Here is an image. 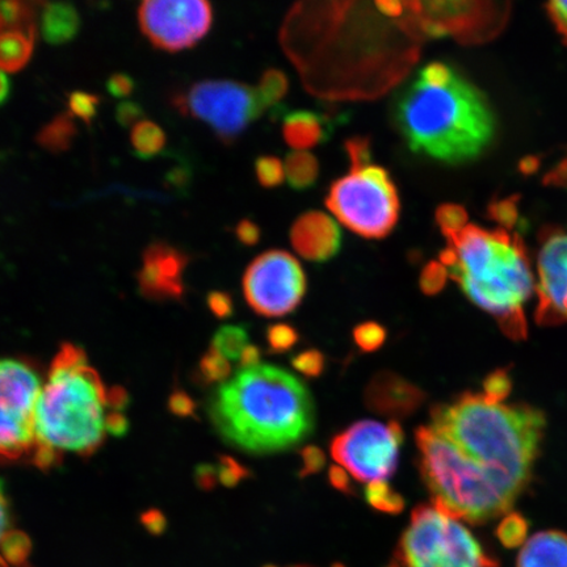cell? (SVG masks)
Segmentation results:
<instances>
[{
	"label": "cell",
	"instance_id": "obj_1",
	"mask_svg": "<svg viewBox=\"0 0 567 567\" xmlns=\"http://www.w3.org/2000/svg\"><path fill=\"white\" fill-rule=\"evenodd\" d=\"M209 416L226 443L252 455L300 444L315 430L316 408L303 382L279 367L259 364L223 382Z\"/></svg>",
	"mask_w": 567,
	"mask_h": 567
},
{
	"label": "cell",
	"instance_id": "obj_2",
	"mask_svg": "<svg viewBox=\"0 0 567 567\" xmlns=\"http://www.w3.org/2000/svg\"><path fill=\"white\" fill-rule=\"evenodd\" d=\"M395 120L411 151L445 163L480 157L496 127L484 94L442 62L429 63L401 92Z\"/></svg>",
	"mask_w": 567,
	"mask_h": 567
},
{
	"label": "cell",
	"instance_id": "obj_3",
	"mask_svg": "<svg viewBox=\"0 0 567 567\" xmlns=\"http://www.w3.org/2000/svg\"><path fill=\"white\" fill-rule=\"evenodd\" d=\"M507 399L465 393L431 411V427L474 465L519 496L527 486L544 436L542 411Z\"/></svg>",
	"mask_w": 567,
	"mask_h": 567
},
{
	"label": "cell",
	"instance_id": "obj_4",
	"mask_svg": "<svg viewBox=\"0 0 567 567\" xmlns=\"http://www.w3.org/2000/svg\"><path fill=\"white\" fill-rule=\"evenodd\" d=\"M125 403V393L106 392L80 347L63 346L35 410L38 452L33 463L49 467L60 453L94 452L109 432L111 414L120 413Z\"/></svg>",
	"mask_w": 567,
	"mask_h": 567
},
{
	"label": "cell",
	"instance_id": "obj_5",
	"mask_svg": "<svg viewBox=\"0 0 567 567\" xmlns=\"http://www.w3.org/2000/svg\"><path fill=\"white\" fill-rule=\"evenodd\" d=\"M446 239L441 264L467 299L493 316L507 337H526L524 307L536 279L520 243L506 231L472 224Z\"/></svg>",
	"mask_w": 567,
	"mask_h": 567
},
{
	"label": "cell",
	"instance_id": "obj_6",
	"mask_svg": "<svg viewBox=\"0 0 567 567\" xmlns=\"http://www.w3.org/2000/svg\"><path fill=\"white\" fill-rule=\"evenodd\" d=\"M415 442L422 478L439 512L472 524L508 515L517 496L467 460L449 439L429 425L416 430Z\"/></svg>",
	"mask_w": 567,
	"mask_h": 567
},
{
	"label": "cell",
	"instance_id": "obj_7",
	"mask_svg": "<svg viewBox=\"0 0 567 567\" xmlns=\"http://www.w3.org/2000/svg\"><path fill=\"white\" fill-rule=\"evenodd\" d=\"M394 567H498L463 523L434 506H417L402 535Z\"/></svg>",
	"mask_w": 567,
	"mask_h": 567
},
{
	"label": "cell",
	"instance_id": "obj_8",
	"mask_svg": "<svg viewBox=\"0 0 567 567\" xmlns=\"http://www.w3.org/2000/svg\"><path fill=\"white\" fill-rule=\"evenodd\" d=\"M326 205L340 223L359 236L384 238L400 217V197L385 168L371 163L351 166L332 183Z\"/></svg>",
	"mask_w": 567,
	"mask_h": 567
},
{
	"label": "cell",
	"instance_id": "obj_9",
	"mask_svg": "<svg viewBox=\"0 0 567 567\" xmlns=\"http://www.w3.org/2000/svg\"><path fill=\"white\" fill-rule=\"evenodd\" d=\"M173 106L182 115L207 124L225 144L237 140L267 110L257 89L224 80L195 83L174 95Z\"/></svg>",
	"mask_w": 567,
	"mask_h": 567
},
{
	"label": "cell",
	"instance_id": "obj_10",
	"mask_svg": "<svg viewBox=\"0 0 567 567\" xmlns=\"http://www.w3.org/2000/svg\"><path fill=\"white\" fill-rule=\"evenodd\" d=\"M41 390L38 373L24 361L0 360V460H34L35 410Z\"/></svg>",
	"mask_w": 567,
	"mask_h": 567
},
{
	"label": "cell",
	"instance_id": "obj_11",
	"mask_svg": "<svg viewBox=\"0 0 567 567\" xmlns=\"http://www.w3.org/2000/svg\"><path fill=\"white\" fill-rule=\"evenodd\" d=\"M405 434L396 421H361L332 439L331 456L360 482L385 481L399 466Z\"/></svg>",
	"mask_w": 567,
	"mask_h": 567
},
{
	"label": "cell",
	"instance_id": "obj_12",
	"mask_svg": "<svg viewBox=\"0 0 567 567\" xmlns=\"http://www.w3.org/2000/svg\"><path fill=\"white\" fill-rule=\"evenodd\" d=\"M307 292V276L292 255L267 251L255 259L244 276V293L259 316L282 317L299 307Z\"/></svg>",
	"mask_w": 567,
	"mask_h": 567
},
{
	"label": "cell",
	"instance_id": "obj_13",
	"mask_svg": "<svg viewBox=\"0 0 567 567\" xmlns=\"http://www.w3.org/2000/svg\"><path fill=\"white\" fill-rule=\"evenodd\" d=\"M212 6L205 0H146L138 9L141 32L159 51L193 48L210 30Z\"/></svg>",
	"mask_w": 567,
	"mask_h": 567
},
{
	"label": "cell",
	"instance_id": "obj_14",
	"mask_svg": "<svg viewBox=\"0 0 567 567\" xmlns=\"http://www.w3.org/2000/svg\"><path fill=\"white\" fill-rule=\"evenodd\" d=\"M536 293L537 322H567V229L550 234L538 252Z\"/></svg>",
	"mask_w": 567,
	"mask_h": 567
},
{
	"label": "cell",
	"instance_id": "obj_15",
	"mask_svg": "<svg viewBox=\"0 0 567 567\" xmlns=\"http://www.w3.org/2000/svg\"><path fill=\"white\" fill-rule=\"evenodd\" d=\"M188 261L187 255L172 245H148L142 255V268L137 275L141 292L153 300H179L184 293L183 275Z\"/></svg>",
	"mask_w": 567,
	"mask_h": 567
},
{
	"label": "cell",
	"instance_id": "obj_16",
	"mask_svg": "<svg viewBox=\"0 0 567 567\" xmlns=\"http://www.w3.org/2000/svg\"><path fill=\"white\" fill-rule=\"evenodd\" d=\"M364 400L373 413L399 421L413 415L423 405L425 393L400 374L384 371L370 381Z\"/></svg>",
	"mask_w": 567,
	"mask_h": 567
},
{
	"label": "cell",
	"instance_id": "obj_17",
	"mask_svg": "<svg viewBox=\"0 0 567 567\" xmlns=\"http://www.w3.org/2000/svg\"><path fill=\"white\" fill-rule=\"evenodd\" d=\"M290 243L303 259L324 264L340 251L342 233L329 215L311 210L296 219L290 229Z\"/></svg>",
	"mask_w": 567,
	"mask_h": 567
},
{
	"label": "cell",
	"instance_id": "obj_18",
	"mask_svg": "<svg viewBox=\"0 0 567 567\" xmlns=\"http://www.w3.org/2000/svg\"><path fill=\"white\" fill-rule=\"evenodd\" d=\"M284 140L297 152L322 144L334 131V123L328 115L316 111L297 110L282 112Z\"/></svg>",
	"mask_w": 567,
	"mask_h": 567
},
{
	"label": "cell",
	"instance_id": "obj_19",
	"mask_svg": "<svg viewBox=\"0 0 567 567\" xmlns=\"http://www.w3.org/2000/svg\"><path fill=\"white\" fill-rule=\"evenodd\" d=\"M516 567H567V535L559 530L538 532L524 543Z\"/></svg>",
	"mask_w": 567,
	"mask_h": 567
},
{
	"label": "cell",
	"instance_id": "obj_20",
	"mask_svg": "<svg viewBox=\"0 0 567 567\" xmlns=\"http://www.w3.org/2000/svg\"><path fill=\"white\" fill-rule=\"evenodd\" d=\"M81 30L80 12L73 4L56 2L41 6L40 31L42 39L51 45H65Z\"/></svg>",
	"mask_w": 567,
	"mask_h": 567
},
{
	"label": "cell",
	"instance_id": "obj_21",
	"mask_svg": "<svg viewBox=\"0 0 567 567\" xmlns=\"http://www.w3.org/2000/svg\"><path fill=\"white\" fill-rule=\"evenodd\" d=\"M35 42V33L9 31L0 33V70L19 73L30 63Z\"/></svg>",
	"mask_w": 567,
	"mask_h": 567
},
{
	"label": "cell",
	"instance_id": "obj_22",
	"mask_svg": "<svg viewBox=\"0 0 567 567\" xmlns=\"http://www.w3.org/2000/svg\"><path fill=\"white\" fill-rule=\"evenodd\" d=\"M78 136V127L70 112L60 113L35 134L41 148L53 154L65 153Z\"/></svg>",
	"mask_w": 567,
	"mask_h": 567
},
{
	"label": "cell",
	"instance_id": "obj_23",
	"mask_svg": "<svg viewBox=\"0 0 567 567\" xmlns=\"http://www.w3.org/2000/svg\"><path fill=\"white\" fill-rule=\"evenodd\" d=\"M35 2H0V33L9 31L38 32V6Z\"/></svg>",
	"mask_w": 567,
	"mask_h": 567
},
{
	"label": "cell",
	"instance_id": "obj_24",
	"mask_svg": "<svg viewBox=\"0 0 567 567\" xmlns=\"http://www.w3.org/2000/svg\"><path fill=\"white\" fill-rule=\"evenodd\" d=\"M131 144L138 158L151 159L157 157L166 147L167 136L158 124L151 120H142L133 126Z\"/></svg>",
	"mask_w": 567,
	"mask_h": 567
},
{
	"label": "cell",
	"instance_id": "obj_25",
	"mask_svg": "<svg viewBox=\"0 0 567 567\" xmlns=\"http://www.w3.org/2000/svg\"><path fill=\"white\" fill-rule=\"evenodd\" d=\"M286 179L293 189H308L313 187L319 173L317 158L307 152L290 153L284 163Z\"/></svg>",
	"mask_w": 567,
	"mask_h": 567
},
{
	"label": "cell",
	"instance_id": "obj_26",
	"mask_svg": "<svg viewBox=\"0 0 567 567\" xmlns=\"http://www.w3.org/2000/svg\"><path fill=\"white\" fill-rule=\"evenodd\" d=\"M248 334L244 326H224L213 338L212 350L226 360H239L246 350Z\"/></svg>",
	"mask_w": 567,
	"mask_h": 567
},
{
	"label": "cell",
	"instance_id": "obj_27",
	"mask_svg": "<svg viewBox=\"0 0 567 567\" xmlns=\"http://www.w3.org/2000/svg\"><path fill=\"white\" fill-rule=\"evenodd\" d=\"M368 505L385 514H400L405 508V499L396 493L385 481L371 482L365 487Z\"/></svg>",
	"mask_w": 567,
	"mask_h": 567
},
{
	"label": "cell",
	"instance_id": "obj_28",
	"mask_svg": "<svg viewBox=\"0 0 567 567\" xmlns=\"http://www.w3.org/2000/svg\"><path fill=\"white\" fill-rule=\"evenodd\" d=\"M289 82L286 74L280 70H267L261 76L258 94L261 102L265 103L266 109L269 106L278 105L284 96L287 95Z\"/></svg>",
	"mask_w": 567,
	"mask_h": 567
},
{
	"label": "cell",
	"instance_id": "obj_29",
	"mask_svg": "<svg viewBox=\"0 0 567 567\" xmlns=\"http://www.w3.org/2000/svg\"><path fill=\"white\" fill-rule=\"evenodd\" d=\"M68 104L71 116L82 120L84 124L91 125L97 115L102 99L86 91H74L69 95Z\"/></svg>",
	"mask_w": 567,
	"mask_h": 567
},
{
	"label": "cell",
	"instance_id": "obj_30",
	"mask_svg": "<svg viewBox=\"0 0 567 567\" xmlns=\"http://www.w3.org/2000/svg\"><path fill=\"white\" fill-rule=\"evenodd\" d=\"M527 520L520 515L508 514L503 517L499 524L498 534L499 540L507 548H516L519 545H524V540L527 538Z\"/></svg>",
	"mask_w": 567,
	"mask_h": 567
},
{
	"label": "cell",
	"instance_id": "obj_31",
	"mask_svg": "<svg viewBox=\"0 0 567 567\" xmlns=\"http://www.w3.org/2000/svg\"><path fill=\"white\" fill-rule=\"evenodd\" d=\"M353 340L364 352H374L381 349L386 340V330L375 322H365L353 329Z\"/></svg>",
	"mask_w": 567,
	"mask_h": 567
},
{
	"label": "cell",
	"instance_id": "obj_32",
	"mask_svg": "<svg viewBox=\"0 0 567 567\" xmlns=\"http://www.w3.org/2000/svg\"><path fill=\"white\" fill-rule=\"evenodd\" d=\"M266 339L269 352L284 353L293 349L300 336L292 326L279 323L269 326Z\"/></svg>",
	"mask_w": 567,
	"mask_h": 567
},
{
	"label": "cell",
	"instance_id": "obj_33",
	"mask_svg": "<svg viewBox=\"0 0 567 567\" xmlns=\"http://www.w3.org/2000/svg\"><path fill=\"white\" fill-rule=\"evenodd\" d=\"M255 173L261 186L275 188L286 179L284 163L276 157H260L255 162Z\"/></svg>",
	"mask_w": 567,
	"mask_h": 567
},
{
	"label": "cell",
	"instance_id": "obj_34",
	"mask_svg": "<svg viewBox=\"0 0 567 567\" xmlns=\"http://www.w3.org/2000/svg\"><path fill=\"white\" fill-rule=\"evenodd\" d=\"M436 223L445 237L463 229L467 224V216L464 208L455 204H444L436 210Z\"/></svg>",
	"mask_w": 567,
	"mask_h": 567
},
{
	"label": "cell",
	"instance_id": "obj_35",
	"mask_svg": "<svg viewBox=\"0 0 567 567\" xmlns=\"http://www.w3.org/2000/svg\"><path fill=\"white\" fill-rule=\"evenodd\" d=\"M31 543L28 537L19 534V532H9L4 537L0 553L7 561L19 565L30 555Z\"/></svg>",
	"mask_w": 567,
	"mask_h": 567
},
{
	"label": "cell",
	"instance_id": "obj_36",
	"mask_svg": "<svg viewBox=\"0 0 567 567\" xmlns=\"http://www.w3.org/2000/svg\"><path fill=\"white\" fill-rule=\"evenodd\" d=\"M200 372L203 378L209 382H225L229 379L231 367L221 354L210 350L202 359Z\"/></svg>",
	"mask_w": 567,
	"mask_h": 567
},
{
	"label": "cell",
	"instance_id": "obj_37",
	"mask_svg": "<svg viewBox=\"0 0 567 567\" xmlns=\"http://www.w3.org/2000/svg\"><path fill=\"white\" fill-rule=\"evenodd\" d=\"M449 271L441 261H430L421 274V289L424 295L435 296L445 287Z\"/></svg>",
	"mask_w": 567,
	"mask_h": 567
},
{
	"label": "cell",
	"instance_id": "obj_38",
	"mask_svg": "<svg viewBox=\"0 0 567 567\" xmlns=\"http://www.w3.org/2000/svg\"><path fill=\"white\" fill-rule=\"evenodd\" d=\"M292 365L305 378L316 379L324 371V357L317 350L303 351L292 359Z\"/></svg>",
	"mask_w": 567,
	"mask_h": 567
},
{
	"label": "cell",
	"instance_id": "obj_39",
	"mask_svg": "<svg viewBox=\"0 0 567 567\" xmlns=\"http://www.w3.org/2000/svg\"><path fill=\"white\" fill-rule=\"evenodd\" d=\"M248 476H250V471H247L236 460L226 456L219 460L218 477L225 486H236Z\"/></svg>",
	"mask_w": 567,
	"mask_h": 567
},
{
	"label": "cell",
	"instance_id": "obj_40",
	"mask_svg": "<svg viewBox=\"0 0 567 567\" xmlns=\"http://www.w3.org/2000/svg\"><path fill=\"white\" fill-rule=\"evenodd\" d=\"M301 478L313 476V474L321 472L326 465V456L323 451L315 445H309L307 449L301 451Z\"/></svg>",
	"mask_w": 567,
	"mask_h": 567
},
{
	"label": "cell",
	"instance_id": "obj_41",
	"mask_svg": "<svg viewBox=\"0 0 567 567\" xmlns=\"http://www.w3.org/2000/svg\"><path fill=\"white\" fill-rule=\"evenodd\" d=\"M346 152L349 154L351 166H363L371 163V145L367 138L357 137L347 141Z\"/></svg>",
	"mask_w": 567,
	"mask_h": 567
},
{
	"label": "cell",
	"instance_id": "obj_42",
	"mask_svg": "<svg viewBox=\"0 0 567 567\" xmlns=\"http://www.w3.org/2000/svg\"><path fill=\"white\" fill-rule=\"evenodd\" d=\"M144 116V109H142V105L136 102H122L116 106L115 117L120 126H134L142 122Z\"/></svg>",
	"mask_w": 567,
	"mask_h": 567
},
{
	"label": "cell",
	"instance_id": "obj_43",
	"mask_svg": "<svg viewBox=\"0 0 567 567\" xmlns=\"http://www.w3.org/2000/svg\"><path fill=\"white\" fill-rule=\"evenodd\" d=\"M134 89H136V82H134L131 75L125 73H115L106 81V91L113 97L124 99L131 96Z\"/></svg>",
	"mask_w": 567,
	"mask_h": 567
},
{
	"label": "cell",
	"instance_id": "obj_44",
	"mask_svg": "<svg viewBox=\"0 0 567 567\" xmlns=\"http://www.w3.org/2000/svg\"><path fill=\"white\" fill-rule=\"evenodd\" d=\"M212 313L218 318H228L233 315L231 297L225 292H212L208 296Z\"/></svg>",
	"mask_w": 567,
	"mask_h": 567
},
{
	"label": "cell",
	"instance_id": "obj_45",
	"mask_svg": "<svg viewBox=\"0 0 567 567\" xmlns=\"http://www.w3.org/2000/svg\"><path fill=\"white\" fill-rule=\"evenodd\" d=\"M193 181L190 169L187 165H179L168 172L166 176V186L169 189L184 190L189 187V183Z\"/></svg>",
	"mask_w": 567,
	"mask_h": 567
},
{
	"label": "cell",
	"instance_id": "obj_46",
	"mask_svg": "<svg viewBox=\"0 0 567 567\" xmlns=\"http://www.w3.org/2000/svg\"><path fill=\"white\" fill-rule=\"evenodd\" d=\"M236 236L240 244L254 246L259 243L260 229L257 224L250 221V219H243V221H239L237 225Z\"/></svg>",
	"mask_w": 567,
	"mask_h": 567
},
{
	"label": "cell",
	"instance_id": "obj_47",
	"mask_svg": "<svg viewBox=\"0 0 567 567\" xmlns=\"http://www.w3.org/2000/svg\"><path fill=\"white\" fill-rule=\"evenodd\" d=\"M329 481L332 487L343 494H353L349 473L342 466L332 465L329 470Z\"/></svg>",
	"mask_w": 567,
	"mask_h": 567
},
{
	"label": "cell",
	"instance_id": "obj_48",
	"mask_svg": "<svg viewBox=\"0 0 567 567\" xmlns=\"http://www.w3.org/2000/svg\"><path fill=\"white\" fill-rule=\"evenodd\" d=\"M548 9L558 30L567 38V2H553L548 6Z\"/></svg>",
	"mask_w": 567,
	"mask_h": 567
},
{
	"label": "cell",
	"instance_id": "obj_49",
	"mask_svg": "<svg viewBox=\"0 0 567 567\" xmlns=\"http://www.w3.org/2000/svg\"><path fill=\"white\" fill-rule=\"evenodd\" d=\"M10 527L9 503H7L2 485H0V547Z\"/></svg>",
	"mask_w": 567,
	"mask_h": 567
},
{
	"label": "cell",
	"instance_id": "obj_50",
	"mask_svg": "<svg viewBox=\"0 0 567 567\" xmlns=\"http://www.w3.org/2000/svg\"><path fill=\"white\" fill-rule=\"evenodd\" d=\"M260 363V350L257 346H247L246 350L243 353V357L239 359L240 370H245V368L257 367Z\"/></svg>",
	"mask_w": 567,
	"mask_h": 567
},
{
	"label": "cell",
	"instance_id": "obj_51",
	"mask_svg": "<svg viewBox=\"0 0 567 567\" xmlns=\"http://www.w3.org/2000/svg\"><path fill=\"white\" fill-rule=\"evenodd\" d=\"M198 482L204 488H212L216 484V471L209 465L200 466L198 470Z\"/></svg>",
	"mask_w": 567,
	"mask_h": 567
},
{
	"label": "cell",
	"instance_id": "obj_52",
	"mask_svg": "<svg viewBox=\"0 0 567 567\" xmlns=\"http://www.w3.org/2000/svg\"><path fill=\"white\" fill-rule=\"evenodd\" d=\"M173 403H176L174 410H176L181 415H189L195 410L193 401H190L188 396L184 394H179L177 399L173 400Z\"/></svg>",
	"mask_w": 567,
	"mask_h": 567
},
{
	"label": "cell",
	"instance_id": "obj_53",
	"mask_svg": "<svg viewBox=\"0 0 567 567\" xmlns=\"http://www.w3.org/2000/svg\"><path fill=\"white\" fill-rule=\"evenodd\" d=\"M11 96V82L2 70H0V106L7 103Z\"/></svg>",
	"mask_w": 567,
	"mask_h": 567
},
{
	"label": "cell",
	"instance_id": "obj_54",
	"mask_svg": "<svg viewBox=\"0 0 567 567\" xmlns=\"http://www.w3.org/2000/svg\"><path fill=\"white\" fill-rule=\"evenodd\" d=\"M300 567H303V566H300ZM336 567H342V566H336Z\"/></svg>",
	"mask_w": 567,
	"mask_h": 567
}]
</instances>
